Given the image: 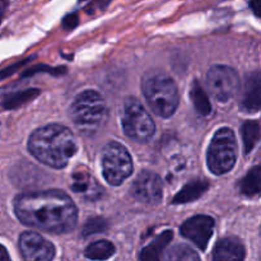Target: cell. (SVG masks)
<instances>
[{"instance_id": "obj_13", "label": "cell", "mask_w": 261, "mask_h": 261, "mask_svg": "<svg viewBox=\"0 0 261 261\" xmlns=\"http://www.w3.org/2000/svg\"><path fill=\"white\" fill-rule=\"evenodd\" d=\"M245 255L244 245L234 237L221 240L213 250V260L217 261H241Z\"/></svg>"}, {"instance_id": "obj_28", "label": "cell", "mask_w": 261, "mask_h": 261, "mask_svg": "<svg viewBox=\"0 0 261 261\" xmlns=\"http://www.w3.org/2000/svg\"><path fill=\"white\" fill-rule=\"evenodd\" d=\"M10 259L9 254H8L7 249L3 245H0V261H8Z\"/></svg>"}, {"instance_id": "obj_11", "label": "cell", "mask_w": 261, "mask_h": 261, "mask_svg": "<svg viewBox=\"0 0 261 261\" xmlns=\"http://www.w3.org/2000/svg\"><path fill=\"white\" fill-rule=\"evenodd\" d=\"M216 222L209 216H195L181 226L180 232L185 239L190 240L199 250L205 251L209 240L213 236Z\"/></svg>"}, {"instance_id": "obj_1", "label": "cell", "mask_w": 261, "mask_h": 261, "mask_svg": "<svg viewBox=\"0 0 261 261\" xmlns=\"http://www.w3.org/2000/svg\"><path fill=\"white\" fill-rule=\"evenodd\" d=\"M14 213L20 223L48 233L71 232L78 222V209L61 190L23 193L15 196Z\"/></svg>"}, {"instance_id": "obj_5", "label": "cell", "mask_w": 261, "mask_h": 261, "mask_svg": "<svg viewBox=\"0 0 261 261\" xmlns=\"http://www.w3.org/2000/svg\"><path fill=\"white\" fill-rule=\"evenodd\" d=\"M237 140L229 127L217 130L208 149V167L214 175L228 173L236 165Z\"/></svg>"}, {"instance_id": "obj_22", "label": "cell", "mask_w": 261, "mask_h": 261, "mask_svg": "<svg viewBox=\"0 0 261 261\" xmlns=\"http://www.w3.org/2000/svg\"><path fill=\"white\" fill-rule=\"evenodd\" d=\"M166 259L171 261H198L200 256L188 245H176L166 252Z\"/></svg>"}, {"instance_id": "obj_14", "label": "cell", "mask_w": 261, "mask_h": 261, "mask_svg": "<svg viewBox=\"0 0 261 261\" xmlns=\"http://www.w3.org/2000/svg\"><path fill=\"white\" fill-rule=\"evenodd\" d=\"M71 180H73L71 189H73L74 193L79 194L84 199L93 200V199H97L99 196V193L102 190L101 186L94 181V178L87 171H78V168H76L75 172L73 173Z\"/></svg>"}, {"instance_id": "obj_26", "label": "cell", "mask_w": 261, "mask_h": 261, "mask_svg": "<svg viewBox=\"0 0 261 261\" xmlns=\"http://www.w3.org/2000/svg\"><path fill=\"white\" fill-rule=\"evenodd\" d=\"M78 23H79V19L76 14H69L63 19L64 28H68V30H73L74 27L78 25Z\"/></svg>"}, {"instance_id": "obj_8", "label": "cell", "mask_w": 261, "mask_h": 261, "mask_svg": "<svg viewBox=\"0 0 261 261\" xmlns=\"http://www.w3.org/2000/svg\"><path fill=\"white\" fill-rule=\"evenodd\" d=\"M240 86L239 73L228 65H213L206 73V87L219 102L233 98L239 93Z\"/></svg>"}, {"instance_id": "obj_29", "label": "cell", "mask_w": 261, "mask_h": 261, "mask_svg": "<svg viewBox=\"0 0 261 261\" xmlns=\"http://www.w3.org/2000/svg\"><path fill=\"white\" fill-rule=\"evenodd\" d=\"M8 0H0V20H2L3 15H4L5 9H7Z\"/></svg>"}, {"instance_id": "obj_7", "label": "cell", "mask_w": 261, "mask_h": 261, "mask_svg": "<svg viewBox=\"0 0 261 261\" xmlns=\"http://www.w3.org/2000/svg\"><path fill=\"white\" fill-rule=\"evenodd\" d=\"M102 173L110 185L119 186L133 173L132 155L117 142H110L102 150Z\"/></svg>"}, {"instance_id": "obj_17", "label": "cell", "mask_w": 261, "mask_h": 261, "mask_svg": "<svg viewBox=\"0 0 261 261\" xmlns=\"http://www.w3.org/2000/svg\"><path fill=\"white\" fill-rule=\"evenodd\" d=\"M190 97L198 114H200L201 116H209V115H211L212 103L211 101H209V97L196 79L193 82V84H191Z\"/></svg>"}, {"instance_id": "obj_20", "label": "cell", "mask_w": 261, "mask_h": 261, "mask_svg": "<svg viewBox=\"0 0 261 261\" xmlns=\"http://www.w3.org/2000/svg\"><path fill=\"white\" fill-rule=\"evenodd\" d=\"M260 166H255L241 180V182H240V190L247 198H254V196H256L260 193Z\"/></svg>"}, {"instance_id": "obj_25", "label": "cell", "mask_w": 261, "mask_h": 261, "mask_svg": "<svg viewBox=\"0 0 261 261\" xmlns=\"http://www.w3.org/2000/svg\"><path fill=\"white\" fill-rule=\"evenodd\" d=\"M30 60H31V59H27V60L19 61V63L14 64V65H10V66H8V68H5V69H3V70H0V81H3V79L8 78V76L13 75V74H14L15 71H17L18 69L20 68V66L24 65V64H27Z\"/></svg>"}, {"instance_id": "obj_21", "label": "cell", "mask_w": 261, "mask_h": 261, "mask_svg": "<svg viewBox=\"0 0 261 261\" xmlns=\"http://www.w3.org/2000/svg\"><path fill=\"white\" fill-rule=\"evenodd\" d=\"M114 244L107 240H99L89 245L84 251V256L91 260H107L115 254Z\"/></svg>"}, {"instance_id": "obj_2", "label": "cell", "mask_w": 261, "mask_h": 261, "mask_svg": "<svg viewBox=\"0 0 261 261\" xmlns=\"http://www.w3.org/2000/svg\"><path fill=\"white\" fill-rule=\"evenodd\" d=\"M28 150L43 165L64 168L78 150V144L70 129L60 124H50L31 134Z\"/></svg>"}, {"instance_id": "obj_15", "label": "cell", "mask_w": 261, "mask_h": 261, "mask_svg": "<svg viewBox=\"0 0 261 261\" xmlns=\"http://www.w3.org/2000/svg\"><path fill=\"white\" fill-rule=\"evenodd\" d=\"M173 239V232L171 229L162 232L154 241L147 247L140 251L139 259L143 261H153V260H160L162 257L163 252H165L166 247L170 245V242Z\"/></svg>"}, {"instance_id": "obj_9", "label": "cell", "mask_w": 261, "mask_h": 261, "mask_svg": "<svg viewBox=\"0 0 261 261\" xmlns=\"http://www.w3.org/2000/svg\"><path fill=\"white\" fill-rule=\"evenodd\" d=\"M19 251L24 260L50 261L55 257V246L40 233L25 231L19 236Z\"/></svg>"}, {"instance_id": "obj_27", "label": "cell", "mask_w": 261, "mask_h": 261, "mask_svg": "<svg viewBox=\"0 0 261 261\" xmlns=\"http://www.w3.org/2000/svg\"><path fill=\"white\" fill-rule=\"evenodd\" d=\"M250 8L256 17L261 15V0H250Z\"/></svg>"}, {"instance_id": "obj_4", "label": "cell", "mask_w": 261, "mask_h": 261, "mask_svg": "<svg viewBox=\"0 0 261 261\" xmlns=\"http://www.w3.org/2000/svg\"><path fill=\"white\" fill-rule=\"evenodd\" d=\"M142 92L150 110L163 119L172 116L180 103L175 81L162 71L145 74L142 79Z\"/></svg>"}, {"instance_id": "obj_18", "label": "cell", "mask_w": 261, "mask_h": 261, "mask_svg": "<svg viewBox=\"0 0 261 261\" xmlns=\"http://www.w3.org/2000/svg\"><path fill=\"white\" fill-rule=\"evenodd\" d=\"M40 94V89L37 88H30L24 89V91L14 92V93L7 94L3 97L2 99V106L5 110H14L20 107L22 105L27 103V102L32 101L33 98Z\"/></svg>"}, {"instance_id": "obj_12", "label": "cell", "mask_w": 261, "mask_h": 261, "mask_svg": "<svg viewBox=\"0 0 261 261\" xmlns=\"http://www.w3.org/2000/svg\"><path fill=\"white\" fill-rule=\"evenodd\" d=\"M261 78L259 70L247 74L242 92L241 107L246 112H257L261 106Z\"/></svg>"}, {"instance_id": "obj_30", "label": "cell", "mask_w": 261, "mask_h": 261, "mask_svg": "<svg viewBox=\"0 0 261 261\" xmlns=\"http://www.w3.org/2000/svg\"><path fill=\"white\" fill-rule=\"evenodd\" d=\"M110 3H111V0H97V4H98L99 8H102V9L106 8Z\"/></svg>"}, {"instance_id": "obj_24", "label": "cell", "mask_w": 261, "mask_h": 261, "mask_svg": "<svg viewBox=\"0 0 261 261\" xmlns=\"http://www.w3.org/2000/svg\"><path fill=\"white\" fill-rule=\"evenodd\" d=\"M40 71H48V73L54 74V75H61V74L66 73V69L64 68V66H59V68L54 69V68H50V66H46V65H38V66H36V68L30 69L28 71H25L22 76H25V75L30 76V75H33L35 73H40Z\"/></svg>"}, {"instance_id": "obj_16", "label": "cell", "mask_w": 261, "mask_h": 261, "mask_svg": "<svg viewBox=\"0 0 261 261\" xmlns=\"http://www.w3.org/2000/svg\"><path fill=\"white\" fill-rule=\"evenodd\" d=\"M208 188L209 184L203 180H196L194 182L188 184V185H185L181 189L180 193L176 194V196L172 200V204H185L198 200L208 190Z\"/></svg>"}, {"instance_id": "obj_3", "label": "cell", "mask_w": 261, "mask_h": 261, "mask_svg": "<svg viewBox=\"0 0 261 261\" xmlns=\"http://www.w3.org/2000/svg\"><path fill=\"white\" fill-rule=\"evenodd\" d=\"M69 115L82 134L92 137L103 129L109 117V107L101 93L88 89L75 97L69 110Z\"/></svg>"}, {"instance_id": "obj_23", "label": "cell", "mask_w": 261, "mask_h": 261, "mask_svg": "<svg viewBox=\"0 0 261 261\" xmlns=\"http://www.w3.org/2000/svg\"><path fill=\"white\" fill-rule=\"evenodd\" d=\"M109 227L107 222L103 218H91L83 227V236H91V234L99 233V232H105Z\"/></svg>"}, {"instance_id": "obj_10", "label": "cell", "mask_w": 261, "mask_h": 261, "mask_svg": "<svg viewBox=\"0 0 261 261\" xmlns=\"http://www.w3.org/2000/svg\"><path fill=\"white\" fill-rule=\"evenodd\" d=\"M132 195L142 203L158 204L163 196L162 180L152 171H142L133 184Z\"/></svg>"}, {"instance_id": "obj_19", "label": "cell", "mask_w": 261, "mask_h": 261, "mask_svg": "<svg viewBox=\"0 0 261 261\" xmlns=\"http://www.w3.org/2000/svg\"><path fill=\"white\" fill-rule=\"evenodd\" d=\"M242 139H244V148L245 154H250L255 145L259 143L260 140V124L259 121L255 120H249L245 121L241 127Z\"/></svg>"}, {"instance_id": "obj_6", "label": "cell", "mask_w": 261, "mask_h": 261, "mask_svg": "<svg viewBox=\"0 0 261 261\" xmlns=\"http://www.w3.org/2000/svg\"><path fill=\"white\" fill-rule=\"evenodd\" d=\"M121 122L126 137L134 142L147 143L155 133V124L147 110L135 97H127L121 110Z\"/></svg>"}]
</instances>
